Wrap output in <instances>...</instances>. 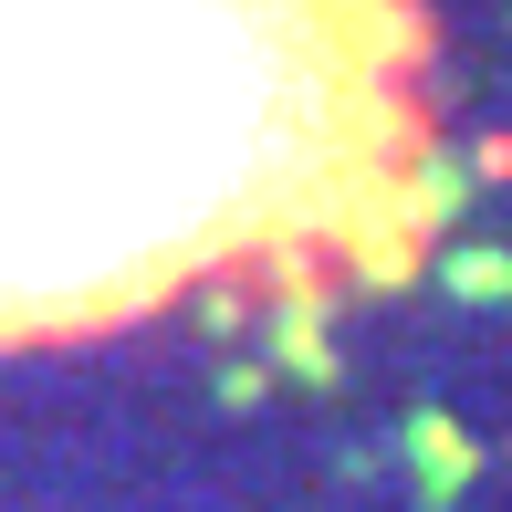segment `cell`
<instances>
[{
    "label": "cell",
    "mask_w": 512,
    "mask_h": 512,
    "mask_svg": "<svg viewBox=\"0 0 512 512\" xmlns=\"http://www.w3.org/2000/svg\"><path fill=\"white\" fill-rule=\"evenodd\" d=\"M418 147L387 0H0V345L262 251L398 272Z\"/></svg>",
    "instance_id": "6da1fadb"
}]
</instances>
